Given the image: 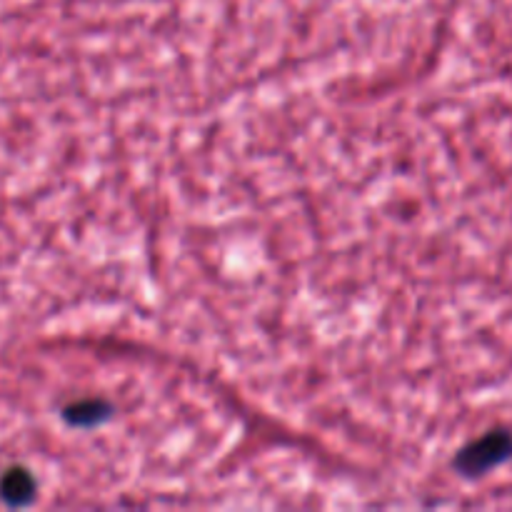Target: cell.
Masks as SVG:
<instances>
[{"instance_id":"6da1fadb","label":"cell","mask_w":512,"mask_h":512,"mask_svg":"<svg viewBox=\"0 0 512 512\" xmlns=\"http://www.w3.org/2000/svg\"><path fill=\"white\" fill-rule=\"evenodd\" d=\"M508 460H512V433L500 428L490 430L488 435L460 450L455 458V470L465 478H483Z\"/></svg>"},{"instance_id":"7a4b0ae2","label":"cell","mask_w":512,"mask_h":512,"mask_svg":"<svg viewBox=\"0 0 512 512\" xmlns=\"http://www.w3.org/2000/svg\"><path fill=\"white\" fill-rule=\"evenodd\" d=\"M35 493H38V483L28 468L15 465L0 475V500L10 508H25L33 503Z\"/></svg>"},{"instance_id":"3957f363","label":"cell","mask_w":512,"mask_h":512,"mask_svg":"<svg viewBox=\"0 0 512 512\" xmlns=\"http://www.w3.org/2000/svg\"><path fill=\"white\" fill-rule=\"evenodd\" d=\"M110 413H113V408H110L108 403L88 398V400H78V403L68 405V408L63 410V418L68 420L70 425H75V428H93V425L108 420Z\"/></svg>"}]
</instances>
